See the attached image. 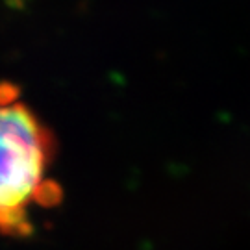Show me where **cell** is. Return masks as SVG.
Here are the masks:
<instances>
[{"label":"cell","instance_id":"obj_1","mask_svg":"<svg viewBox=\"0 0 250 250\" xmlns=\"http://www.w3.org/2000/svg\"><path fill=\"white\" fill-rule=\"evenodd\" d=\"M54 139L19 89L0 83V232L26 237L34 232L32 213L50 208L62 189L50 178Z\"/></svg>","mask_w":250,"mask_h":250}]
</instances>
